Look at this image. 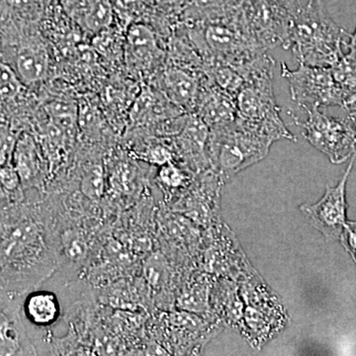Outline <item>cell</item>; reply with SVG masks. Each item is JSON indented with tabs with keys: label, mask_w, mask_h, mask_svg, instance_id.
Returning a JSON list of instances; mask_svg holds the SVG:
<instances>
[{
	"label": "cell",
	"mask_w": 356,
	"mask_h": 356,
	"mask_svg": "<svg viewBox=\"0 0 356 356\" xmlns=\"http://www.w3.org/2000/svg\"><path fill=\"white\" fill-rule=\"evenodd\" d=\"M300 0H245L238 17L248 34L266 51L286 50L290 25Z\"/></svg>",
	"instance_id": "5"
},
{
	"label": "cell",
	"mask_w": 356,
	"mask_h": 356,
	"mask_svg": "<svg viewBox=\"0 0 356 356\" xmlns=\"http://www.w3.org/2000/svg\"><path fill=\"white\" fill-rule=\"evenodd\" d=\"M275 62L264 54L245 76V83L235 98L236 123L248 130L278 140L297 139L285 126L273 91Z\"/></svg>",
	"instance_id": "3"
},
{
	"label": "cell",
	"mask_w": 356,
	"mask_h": 356,
	"mask_svg": "<svg viewBox=\"0 0 356 356\" xmlns=\"http://www.w3.org/2000/svg\"><path fill=\"white\" fill-rule=\"evenodd\" d=\"M1 291L22 296L57 270L60 242L40 207L19 203L1 206Z\"/></svg>",
	"instance_id": "1"
},
{
	"label": "cell",
	"mask_w": 356,
	"mask_h": 356,
	"mask_svg": "<svg viewBox=\"0 0 356 356\" xmlns=\"http://www.w3.org/2000/svg\"><path fill=\"white\" fill-rule=\"evenodd\" d=\"M339 241L356 264V221L346 222Z\"/></svg>",
	"instance_id": "24"
},
{
	"label": "cell",
	"mask_w": 356,
	"mask_h": 356,
	"mask_svg": "<svg viewBox=\"0 0 356 356\" xmlns=\"http://www.w3.org/2000/svg\"><path fill=\"white\" fill-rule=\"evenodd\" d=\"M1 291L0 306V355H36L37 351L26 332L18 299Z\"/></svg>",
	"instance_id": "12"
},
{
	"label": "cell",
	"mask_w": 356,
	"mask_h": 356,
	"mask_svg": "<svg viewBox=\"0 0 356 356\" xmlns=\"http://www.w3.org/2000/svg\"><path fill=\"white\" fill-rule=\"evenodd\" d=\"M194 113L207 124L210 130L228 127L236 120L235 99L208 81L204 86Z\"/></svg>",
	"instance_id": "15"
},
{
	"label": "cell",
	"mask_w": 356,
	"mask_h": 356,
	"mask_svg": "<svg viewBox=\"0 0 356 356\" xmlns=\"http://www.w3.org/2000/svg\"><path fill=\"white\" fill-rule=\"evenodd\" d=\"M1 181V206L14 205L24 200V188L19 175L16 172L13 163L1 165L0 170Z\"/></svg>",
	"instance_id": "20"
},
{
	"label": "cell",
	"mask_w": 356,
	"mask_h": 356,
	"mask_svg": "<svg viewBox=\"0 0 356 356\" xmlns=\"http://www.w3.org/2000/svg\"><path fill=\"white\" fill-rule=\"evenodd\" d=\"M245 0H185L181 22H206L222 19L238 13Z\"/></svg>",
	"instance_id": "16"
},
{
	"label": "cell",
	"mask_w": 356,
	"mask_h": 356,
	"mask_svg": "<svg viewBox=\"0 0 356 356\" xmlns=\"http://www.w3.org/2000/svg\"><path fill=\"white\" fill-rule=\"evenodd\" d=\"M208 77L204 72L170 64L159 77L161 92L187 113H194Z\"/></svg>",
	"instance_id": "11"
},
{
	"label": "cell",
	"mask_w": 356,
	"mask_h": 356,
	"mask_svg": "<svg viewBox=\"0 0 356 356\" xmlns=\"http://www.w3.org/2000/svg\"><path fill=\"white\" fill-rule=\"evenodd\" d=\"M140 159H144L145 161L159 166L172 163L173 159L177 156L173 146L170 147L161 144L149 147L144 153H140Z\"/></svg>",
	"instance_id": "23"
},
{
	"label": "cell",
	"mask_w": 356,
	"mask_h": 356,
	"mask_svg": "<svg viewBox=\"0 0 356 356\" xmlns=\"http://www.w3.org/2000/svg\"><path fill=\"white\" fill-rule=\"evenodd\" d=\"M11 163L19 175L24 191L37 189L43 191L48 168L44 154L31 134H20L14 147Z\"/></svg>",
	"instance_id": "13"
},
{
	"label": "cell",
	"mask_w": 356,
	"mask_h": 356,
	"mask_svg": "<svg viewBox=\"0 0 356 356\" xmlns=\"http://www.w3.org/2000/svg\"><path fill=\"white\" fill-rule=\"evenodd\" d=\"M348 115H350V116L351 117V118L353 119V120H355V123H356V111H350V112H348Z\"/></svg>",
	"instance_id": "27"
},
{
	"label": "cell",
	"mask_w": 356,
	"mask_h": 356,
	"mask_svg": "<svg viewBox=\"0 0 356 356\" xmlns=\"http://www.w3.org/2000/svg\"><path fill=\"white\" fill-rule=\"evenodd\" d=\"M79 187L89 200H99L105 191V170L102 163H88L83 168Z\"/></svg>",
	"instance_id": "19"
},
{
	"label": "cell",
	"mask_w": 356,
	"mask_h": 356,
	"mask_svg": "<svg viewBox=\"0 0 356 356\" xmlns=\"http://www.w3.org/2000/svg\"><path fill=\"white\" fill-rule=\"evenodd\" d=\"M20 77L17 76L13 67L6 63L1 62V79H0V95H1V104L13 103L16 98L22 95L23 86Z\"/></svg>",
	"instance_id": "22"
},
{
	"label": "cell",
	"mask_w": 356,
	"mask_h": 356,
	"mask_svg": "<svg viewBox=\"0 0 356 356\" xmlns=\"http://www.w3.org/2000/svg\"><path fill=\"white\" fill-rule=\"evenodd\" d=\"M125 58L128 67L137 74L149 72L154 65L161 64L163 50L153 31L146 25L135 24L129 28Z\"/></svg>",
	"instance_id": "14"
},
{
	"label": "cell",
	"mask_w": 356,
	"mask_h": 356,
	"mask_svg": "<svg viewBox=\"0 0 356 356\" xmlns=\"http://www.w3.org/2000/svg\"><path fill=\"white\" fill-rule=\"evenodd\" d=\"M355 154L350 159L343 177L337 186H327L324 196L315 204H303L300 210L308 217L313 226L324 235L327 240L339 238L346 224V182L355 163Z\"/></svg>",
	"instance_id": "9"
},
{
	"label": "cell",
	"mask_w": 356,
	"mask_h": 356,
	"mask_svg": "<svg viewBox=\"0 0 356 356\" xmlns=\"http://www.w3.org/2000/svg\"><path fill=\"white\" fill-rule=\"evenodd\" d=\"M350 34L339 27L325 13L324 6L298 2L291 25L286 50L292 51L299 64L332 67L343 57Z\"/></svg>",
	"instance_id": "2"
},
{
	"label": "cell",
	"mask_w": 356,
	"mask_h": 356,
	"mask_svg": "<svg viewBox=\"0 0 356 356\" xmlns=\"http://www.w3.org/2000/svg\"><path fill=\"white\" fill-rule=\"evenodd\" d=\"M348 53H350L351 56L356 60V29L355 33L353 35H350V40L348 42Z\"/></svg>",
	"instance_id": "25"
},
{
	"label": "cell",
	"mask_w": 356,
	"mask_h": 356,
	"mask_svg": "<svg viewBox=\"0 0 356 356\" xmlns=\"http://www.w3.org/2000/svg\"><path fill=\"white\" fill-rule=\"evenodd\" d=\"M210 128L195 113H189L181 132L173 137L172 146L179 163L195 175L211 168L207 147Z\"/></svg>",
	"instance_id": "10"
},
{
	"label": "cell",
	"mask_w": 356,
	"mask_h": 356,
	"mask_svg": "<svg viewBox=\"0 0 356 356\" xmlns=\"http://www.w3.org/2000/svg\"><path fill=\"white\" fill-rule=\"evenodd\" d=\"M2 35L13 38V42L2 40V62L10 65L24 84L44 81L48 74L49 55L43 42L36 36L15 37L3 27Z\"/></svg>",
	"instance_id": "8"
},
{
	"label": "cell",
	"mask_w": 356,
	"mask_h": 356,
	"mask_svg": "<svg viewBox=\"0 0 356 356\" xmlns=\"http://www.w3.org/2000/svg\"><path fill=\"white\" fill-rule=\"evenodd\" d=\"M281 76L286 79L293 102L300 107L339 106L346 108V99L332 74L331 67H311L299 64L290 70L281 63Z\"/></svg>",
	"instance_id": "7"
},
{
	"label": "cell",
	"mask_w": 356,
	"mask_h": 356,
	"mask_svg": "<svg viewBox=\"0 0 356 356\" xmlns=\"http://www.w3.org/2000/svg\"><path fill=\"white\" fill-rule=\"evenodd\" d=\"M195 175L185 168L181 163H168L161 166L158 178L161 185L170 191H179L188 186L192 181V177Z\"/></svg>",
	"instance_id": "21"
},
{
	"label": "cell",
	"mask_w": 356,
	"mask_h": 356,
	"mask_svg": "<svg viewBox=\"0 0 356 356\" xmlns=\"http://www.w3.org/2000/svg\"><path fill=\"white\" fill-rule=\"evenodd\" d=\"M304 109L308 114L305 121L289 115L302 128L304 137L312 146L324 153L336 165L356 154V123L350 115L346 118H334L318 107Z\"/></svg>",
	"instance_id": "6"
},
{
	"label": "cell",
	"mask_w": 356,
	"mask_h": 356,
	"mask_svg": "<svg viewBox=\"0 0 356 356\" xmlns=\"http://www.w3.org/2000/svg\"><path fill=\"white\" fill-rule=\"evenodd\" d=\"M76 15L90 31H100L112 20V7L108 0H77Z\"/></svg>",
	"instance_id": "18"
},
{
	"label": "cell",
	"mask_w": 356,
	"mask_h": 356,
	"mask_svg": "<svg viewBox=\"0 0 356 356\" xmlns=\"http://www.w3.org/2000/svg\"><path fill=\"white\" fill-rule=\"evenodd\" d=\"M273 140L236 123L210 130L207 154L211 168L225 182L268 154Z\"/></svg>",
	"instance_id": "4"
},
{
	"label": "cell",
	"mask_w": 356,
	"mask_h": 356,
	"mask_svg": "<svg viewBox=\"0 0 356 356\" xmlns=\"http://www.w3.org/2000/svg\"><path fill=\"white\" fill-rule=\"evenodd\" d=\"M308 4H318V6H324V0H308Z\"/></svg>",
	"instance_id": "26"
},
{
	"label": "cell",
	"mask_w": 356,
	"mask_h": 356,
	"mask_svg": "<svg viewBox=\"0 0 356 356\" xmlns=\"http://www.w3.org/2000/svg\"><path fill=\"white\" fill-rule=\"evenodd\" d=\"M22 310L28 322L39 327H51L57 323L60 316L57 295L44 290H33L28 293Z\"/></svg>",
	"instance_id": "17"
}]
</instances>
